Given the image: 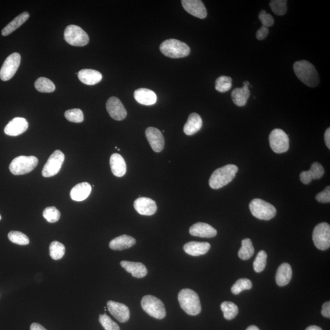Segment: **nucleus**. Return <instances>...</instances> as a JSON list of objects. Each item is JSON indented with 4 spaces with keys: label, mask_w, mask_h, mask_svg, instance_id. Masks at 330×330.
Wrapping results in <instances>:
<instances>
[{
    "label": "nucleus",
    "mask_w": 330,
    "mask_h": 330,
    "mask_svg": "<svg viewBox=\"0 0 330 330\" xmlns=\"http://www.w3.org/2000/svg\"><path fill=\"white\" fill-rule=\"evenodd\" d=\"M294 70L298 79L311 88H315L319 83V76L316 68L309 61L302 60L295 62Z\"/></svg>",
    "instance_id": "f257e3e1"
},
{
    "label": "nucleus",
    "mask_w": 330,
    "mask_h": 330,
    "mask_svg": "<svg viewBox=\"0 0 330 330\" xmlns=\"http://www.w3.org/2000/svg\"><path fill=\"white\" fill-rule=\"evenodd\" d=\"M239 168L235 164H229L222 168H218L211 174L209 179V185L213 189L223 188L235 178L238 172Z\"/></svg>",
    "instance_id": "f03ea898"
},
{
    "label": "nucleus",
    "mask_w": 330,
    "mask_h": 330,
    "mask_svg": "<svg viewBox=\"0 0 330 330\" xmlns=\"http://www.w3.org/2000/svg\"><path fill=\"white\" fill-rule=\"evenodd\" d=\"M180 306L191 316H197L201 313L200 300L197 292L190 289H183L178 295Z\"/></svg>",
    "instance_id": "7ed1b4c3"
},
{
    "label": "nucleus",
    "mask_w": 330,
    "mask_h": 330,
    "mask_svg": "<svg viewBox=\"0 0 330 330\" xmlns=\"http://www.w3.org/2000/svg\"><path fill=\"white\" fill-rule=\"evenodd\" d=\"M160 50L164 56L171 58H184L191 54V48L186 43L175 39L164 40Z\"/></svg>",
    "instance_id": "20e7f679"
},
{
    "label": "nucleus",
    "mask_w": 330,
    "mask_h": 330,
    "mask_svg": "<svg viewBox=\"0 0 330 330\" xmlns=\"http://www.w3.org/2000/svg\"><path fill=\"white\" fill-rule=\"evenodd\" d=\"M250 209L252 215L257 219L270 220L275 217L276 209L273 205L261 199H254L250 202Z\"/></svg>",
    "instance_id": "39448f33"
},
{
    "label": "nucleus",
    "mask_w": 330,
    "mask_h": 330,
    "mask_svg": "<svg viewBox=\"0 0 330 330\" xmlns=\"http://www.w3.org/2000/svg\"><path fill=\"white\" fill-rule=\"evenodd\" d=\"M38 164V159L34 156L17 157L12 161L9 170L14 175H24L32 171Z\"/></svg>",
    "instance_id": "423d86ee"
},
{
    "label": "nucleus",
    "mask_w": 330,
    "mask_h": 330,
    "mask_svg": "<svg viewBox=\"0 0 330 330\" xmlns=\"http://www.w3.org/2000/svg\"><path fill=\"white\" fill-rule=\"evenodd\" d=\"M141 304L143 310L155 319L161 320L166 316V310L162 301L153 295L143 297Z\"/></svg>",
    "instance_id": "0eeeda50"
},
{
    "label": "nucleus",
    "mask_w": 330,
    "mask_h": 330,
    "mask_svg": "<svg viewBox=\"0 0 330 330\" xmlns=\"http://www.w3.org/2000/svg\"><path fill=\"white\" fill-rule=\"evenodd\" d=\"M64 39L70 45L76 46H85L89 41L88 34L82 28L74 25L66 27L64 32Z\"/></svg>",
    "instance_id": "6e6552de"
},
{
    "label": "nucleus",
    "mask_w": 330,
    "mask_h": 330,
    "mask_svg": "<svg viewBox=\"0 0 330 330\" xmlns=\"http://www.w3.org/2000/svg\"><path fill=\"white\" fill-rule=\"evenodd\" d=\"M313 240L317 248L327 250L330 247V226L327 223H321L314 229Z\"/></svg>",
    "instance_id": "1a4fd4ad"
},
{
    "label": "nucleus",
    "mask_w": 330,
    "mask_h": 330,
    "mask_svg": "<svg viewBox=\"0 0 330 330\" xmlns=\"http://www.w3.org/2000/svg\"><path fill=\"white\" fill-rule=\"evenodd\" d=\"M269 142L272 151L276 154L287 152L289 149V139L284 130L276 129L272 130L269 136Z\"/></svg>",
    "instance_id": "9d476101"
},
{
    "label": "nucleus",
    "mask_w": 330,
    "mask_h": 330,
    "mask_svg": "<svg viewBox=\"0 0 330 330\" xmlns=\"http://www.w3.org/2000/svg\"><path fill=\"white\" fill-rule=\"evenodd\" d=\"M20 62L21 56L18 53L9 55L0 70V79L5 82L11 79L19 67Z\"/></svg>",
    "instance_id": "9b49d317"
},
{
    "label": "nucleus",
    "mask_w": 330,
    "mask_h": 330,
    "mask_svg": "<svg viewBox=\"0 0 330 330\" xmlns=\"http://www.w3.org/2000/svg\"><path fill=\"white\" fill-rule=\"evenodd\" d=\"M64 154L60 150H56L49 157L43 167L42 174L43 177H52L59 173L64 161Z\"/></svg>",
    "instance_id": "f8f14e48"
},
{
    "label": "nucleus",
    "mask_w": 330,
    "mask_h": 330,
    "mask_svg": "<svg viewBox=\"0 0 330 330\" xmlns=\"http://www.w3.org/2000/svg\"><path fill=\"white\" fill-rule=\"evenodd\" d=\"M106 108L110 116L114 120L123 121L127 116V111L120 100L116 97L109 99L106 104Z\"/></svg>",
    "instance_id": "ddd939ff"
},
{
    "label": "nucleus",
    "mask_w": 330,
    "mask_h": 330,
    "mask_svg": "<svg viewBox=\"0 0 330 330\" xmlns=\"http://www.w3.org/2000/svg\"><path fill=\"white\" fill-rule=\"evenodd\" d=\"M181 3L183 9L190 14L201 19L207 17V9L201 0H182Z\"/></svg>",
    "instance_id": "4468645a"
},
{
    "label": "nucleus",
    "mask_w": 330,
    "mask_h": 330,
    "mask_svg": "<svg viewBox=\"0 0 330 330\" xmlns=\"http://www.w3.org/2000/svg\"><path fill=\"white\" fill-rule=\"evenodd\" d=\"M109 312L114 318L121 323H125L129 320L130 310L126 305L113 301L107 302Z\"/></svg>",
    "instance_id": "2eb2a0df"
},
{
    "label": "nucleus",
    "mask_w": 330,
    "mask_h": 330,
    "mask_svg": "<svg viewBox=\"0 0 330 330\" xmlns=\"http://www.w3.org/2000/svg\"><path fill=\"white\" fill-rule=\"evenodd\" d=\"M134 207L140 215L151 216L156 213L157 206L156 202L151 198H139L134 202Z\"/></svg>",
    "instance_id": "dca6fc26"
},
{
    "label": "nucleus",
    "mask_w": 330,
    "mask_h": 330,
    "mask_svg": "<svg viewBox=\"0 0 330 330\" xmlns=\"http://www.w3.org/2000/svg\"><path fill=\"white\" fill-rule=\"evenodd\" d=\"M145 133L149 145H151L154 151L156 152L162 151L164 146V139L160 130L155 127H148L146 130Z\"/></svg>",
    "instance_id": "f3484780"
},
{
    "label": "nucleus",
    "mask_w": 330,
    "mask_h": 330,
    "mask_svg": "<svg viewBox=\"0 0 330 330\" xmlns=\"http://www.w3.org/2000/svg\"><path fill=\"white\" fill-rule=\"evenodd\" d=\"M29 128V123L23 117H15L5 127V133L9 136L21 135Z\"/></svg>",
    "instance_id": "a211bd4d"
},
{
    "label": "nucleus",
    "mask_w": 330,
    "mask_h": 330,
    "mask_svg": "<svg viewBox=\"0 0 330 330\" xmlns=\"http://www.w3.org/2000/svg\"><path fill=\"white\" fill-rule=\"evenodd\" d=\"M189 231L192 235L202 238H214L217 234V231L216 229L205 223L194 224L190 228Z\"/></svg>",
    "instance_id": "6ab92c4d"
},
{
    "label": "nucleus",
    "mask_w": 330,
    "mask_h": 330,
    "mask_svg": "<svg viewBox=\"0 0 330 330\" xmlns=\"http://www.w3.org/2000/svg\"><path fill=\"white\" fill-rule=\"evenodd\" d=\"M243 84L244 86L242 88H237L233 89L231 94L233 104L238 107H244L247 104L248 99L250 96V91L249 89L250 86V82L245 81Z\"/></svg>",
    "instance_id": "aec40b11"
},
{
    "label": "nucleus",
    "mask_w": 330,
    "mask_h": 330,
    "mask_svg": "<svg viewBox=\"0 0 330 330\" xmlns=\"http://www.w3.org/2000/svg\"><path fill=\"white\" fill-rule=\"evenodd\" d=\"M134 98L139 104L150 106L156 104L157 97L156 94L151 89L139 88L134 92Z\"/></svg>",
    "instance_id": "412c9836"
},
{
    "label": "nucleus",
    "mask_w": 330,
    "mask_h": 330,
    "mask_svg": "<svg viewBox=\"0 0 330 330\" xmlns=\"http://www.w3.org/2000/svg\"><path fill=\"white\" fill-rule=\"evenodd\" d=\"M210 248V244L207 242H190L183 246L185 253L193 256L206 254Z\"/></svg>",
    "instance_id": "4be33fe9"
},
{
    "label": "nucleus",
    "mask_w": 330,
    "mask_h": 330,
    "mask_svg": "<svg viewBox=\"0 0 330 330\" xmlns=\"http://www.w3.org/2000/svg\"><path fill=\"white\" fill-rule=\"evenodd\" d=\"M121 267H123L127 272L131 273L132 276L136 278H142L147 275L148 270L144 264L141 263H133L130 261H121Z\"/></svg>",
    "instance_id": "5701e85b"
},
{
    "label": "nucleus",
    "mask_w": 330,
    "mask_h": 330,
    "mask_svg": "<svg viewBox=\"0 0 330 330\" xmlns=\"http://www.w3.org/2000/svg\"><path fill=\"white\" fill-rule=\"evenodd\" d=\"M112 173L115 176L121 177L127 172V165L122 155L119 154L111 155L110 160Z\"/></svg>",
    "instance_id": "b1692460"
},
{
    "label": "nucleus",
    "mask_w": 330,
    "mask_h": 330,
    "mask_svg": "<svg viewBox=\"0 0 330 330\" xmlns=\"http://www.w3.org/2000/svg\"><path fill=\"white\" fill-rule=\"evenodd\" d=\"M136 244V240L132 237L122 235L112 240L109 244L111 250L121 251L129 249Z\"/></svg>",
    "instance_id": "393cba45"
},
{
    "label": "nucleus",
    "mask_w": 330,
    "mask_h": 330,
    "mask_svg": "<svg viewBox=\"0 0 330 330\" xmlns=\"http://www.w3.org/2000/svg\"><path fill=\"white\" fill-rule=\"evenodd\" d=\"M79 80L86 85H95L102 79V75L99 71L93 69H83L78 73Z\"/></svg>",
    "instance_id": "a878e982"
},
{
    "label": "nucleus",
    "mask_w": 330,
    "mask_h": 330,
    "mask_svg": "<svg viewBox=\"0 0 330 330\" xmlns=\"http://www.w3.org/2000/svg\"><path fill=\"white\" fill-rule=\"evenodd\" d=\"M91 191L92 187L89 183H80L71 190L70 197L74 201H82L88 198Z\"/></svg>",
    "instance_id": "bb28decb"
},
{
    "label": "nucleus",
    "mask_w": 330,
    "mask_h": 330,
    "mask_svg": "<svg viewBox=\"0 0 330 330\" xmlns=\"http://www.w3.org/2000/svg\"><path fill=\"white\" fill-rule=\"evenodd\" d=\"M202 126V118L197 113L190 114L187 122L183 127V132L186 135L191 136L197 133L201 130Z\"/></svg>",
    "instance_id": "cd10ccee"
},
{
    "label": "nucleus",
    "mask_w": 330,
    "mask_h": 330,
    "mask_svg": "<svg viewBox=\"0 0 330 330\" xmlns=\"http://www.w3.org/2000/svg\"><path fill=\"white\" fill-rule=\"evenodd\" d=\"M292 276L291 266L288 263H283L278 268L276 275V282L279 286H285L291 281Z\"/></svg>",
    "instance_id": "c85d7f7f"
},
{
    "label": "nucleus",
    "mask_w": 330,
    "mask_h": 330,
    "mask_svg": "<svg viewBox=\"0 0 330 330\" xmlns=\"http://www.w3.org/2000/svg\"><path fill=\"white\" fill-rule=\"evenodd\" d=\"M29 17L30 14L28 12H24L23 13L18 15V16L15 17L13 20L11 21L7 26H6L4 29H3L2 32V35L3 36L9 35V34L14 32L15 30H16L18 28L22 26V25L26 22L28 19H29Z\"/></svg>",
    "instance_id": "c756f323"
},
{
    "label": "nucleus",
    "mask_w": 330,
    "mask_h": 330,
    "mask_svg": "<svg viewBox=\"0 0 330 330\" xmlns=\"http://www.w3.org/2000/svg\"><path fill=\"white\" fill-rule=\"evenodd\" d=\"M254 248L251 239H245L242 241V247L239 251V257L242 260H248L253 256Z\"/></svg>",
    "instance_id": "7c9ffc66"
},
{
    "label": "nucleus",
    "mask_w": 330,
    "mask_h": 330,
    "mask_svg": "<svg viewBox=\"0 0 330 330\" xmlns=\"http://www.w3.org/2000/svg\"><path fill=\"white\" fill-rule=\"evenodd\" d=\"M221 310L223 311L224 317L226 320L234 319L239 313L238 306L231 301H224L221 304Z\"/></svg>",
    "instance_id": "2f4dec72"
},
{
    "label": "nucleus",
    "mask_w": 330,
    "mask_h": 330,
    "mask_svg": "<svg viewBox=\"0 0 330 330\" xmlns=\"http://www.w3.org/2000/svg\"><path fill=\"white\" fill-rule=\"evenodd\" d=\"M34 86L37 91L40 92H52L56 88L55 84L51 80L45 77L39 78L34 83Z\"/></svg>",
    "instance_id": "473e14b6"
},
{
    "label": "nucleus",
    "mask_w": 330,
    "mask_h": 330,
    "mask_svg": "<svg viewBox=\"0 0 330 330\" xmlns=\"http://www.w3.org/2000/svg\"><path fill=\"white\" fill-rule=\"evenodd\" d=\"M50 255L53 260H61L64 256L65 254L64 245L58 241H54L51 243L49 248Z\"/></svg>",
    "instance_id": "72a5a7b5"
},
{
    "label": "nucleus",
    "mask_w": 330,
    "mask_h": 330,
    "mask_svg": "<svg viewBox=\"0 0 330 330\" xmlns=\"http://www.w3.org/2000/svg\"><path fill=\"white\" fill-rule=\"evenodd\" d=\"M232 79L228 76H220L216 81V89L220 92H226L232 88Z\"/></svg>",
    "instance_id": "f704fd0d"
},
{
    "label": "nucleus",
    "mask_w": 330,
    "mask_h": 330,
    "mask_svg": "<svg viewBox=\"0 0 330 330\" xmlns=\"http://www.w3.org/2000/svg\"><path fill=\"white\" fill-rule=\"evenodd\" d=\"M253 287V284L250 279L247 278L240 279L231 288L232 293L238 295L242 291L250 290Z\"/></svg>",
    "instance_id": "c9c22d12"
},
{
    "label": "nucleus",
    "mask_w": 330,
    "mask_h": 330,
    "mask_svg": "<svg viewBox=\"0 0 330 330\" xmlns=\"http://www.w3.org/2000/svg\"><path fill=\"white\" fill-rule=\"evenodd\" d=\"M9 241L14 244L20 245H29L30 240L23 233L19 231H11L8 233Z\"/></svg>",
    "instance_id": "e433bc0d"
},
{
    "label": "nucleus",
    "mask_w": 330,
    "mask_h": 330,
    "mask_svg": "<svg viewBox=\"0 0 330 330\" xmlns=\"http://www.w3.org/2000/svg\"><path fill=\"white\" fill-rule=\"evenodd\" d=\"M287 3L285 0H273L270 3V7L274 14L283 15L287 12Z\"/></svg>",
    "instance_id": "4c0bfd02"
},
{
    "label": "nucleus",
    "mask_w": 330,
    "mask_h": 330,
    "mask_svg": "<svg viewBox=\"0 0 330 330\" xmlns=\"http://www.w3.org/2000/svg\"><path fill=\"white\" fill-rule=\"evenodd\" d=\"M43 217L51 223L57 222L60 219L61 214L55 207H49L45 208L43 211Z\"/></svg>",
    "instance_id": "58836bf2"
},
{
    "label": "nucleus",
    "mask_w": 330,
    "mask_h": 330,
    "mask_svg": "<svg viewBox=\"0 0 330 330\" xmlns=\"http://www.w3.org/2000/svg\"><path fill=\"white\" fill-rule=\"evenodd\" d=\"M267 254L266 252L261 250L257 254L256 260L254 261L253 267L255 272H262L267 264Z\"/></svg>",
    "instance_id": "ea45409f"
},
{
    "label": "nucleus",
    "mask_w": 330,
    "mask_h": 330,
    "mask_svg": "<svg viewBox=\"0 0 330 330\" xmlns=\"http://www.w3.org/2000/svg\"><path fill=\"white\" fill-rule=\"evenodd\" d=\"M65 117L72 123H80L84 120L83 111L80 109H72L65 112Z\"/></svg>",
    "instance_id": "a19ab883"
},
{
    "label": "nucleus",
    "mask_w": 330,
    "mask_h": 330,
    "mask_svg": "<svg viewBox=\"0 0 330 330\" xmlns=\"http://www.w3.org/2000/svg\"><path fill=\"white\" fill-rule=\"evenodd\" d=\"M99 322L105 330H121L119 325L106 314L100 315Z\"/></svg>",
    "instance_id": "79ce46f5"
},
{
    "label": "nucleus",
    "mask_w": 330,
    "mask_h": 330,
    "mask_svg": "<svg viewBox=\"0 0 330 330\" xmlns=\"http://www.w3.org/2000/svg\"><path fill=\"white\" fill-rule=\"evenodd\" d=\"M310 171L313 179L314 180L322 178L323 174H324V168H323L321 164L318 162L313 163L311 165Z\"/></svg>",
    "instance_id": "37998d69"
},
{
    "label": "nucleus",
    "mask_w": 330,
    "mask_h": 330,
    "mask_svg": "<svg viewBox=\"0 0 330 330\" xmlns=\"http://www.w3.org/2000/svg\"><path fill=\"white\" fill-rule=\"evenodd\" d=\"M259 18L263 26L268 28L273 26L274 19L272 15L267 14L266 11H261L259 15Z\"/></svg>",
    "instance_id": "c03bdc74"
},
{
    "label": "nucleus",
    "mask_w": 330,
    "mask_h": 330,
    "mask_svg": "<svg viewBox=\"0 0 330 330\" xmlns=\"http://www.w3.org/2000/svg\"><path fill=\"white\" fill-rule=\"evenodd\" d=\"M316 200L322 203H329L330 202V187L326 186L324 191L316 195Z\"/></svg>",
    "instance_id": "a18cd8bd"
},
{
    "label": "nucleus",
    "mask_w": 330,
    "mask_h": 330,
    "mask_svg": "<svg viewBox=\"0 0 330 330\" xmlns=\"http://www.w3.org/2000/svg\"><path fill=\"white\" fill-rule=\"evenodd\" d=\"M301 182L305 185H308L312 181L313 177L309 171H303L300 175Z\"/></svg>",
    "instance_id": "49530a36"
},
{
    "label": "nucleus",
    "mask_w": 330,
    "mask_h": 330,
    "mask_svg": "<svg viewBox=\"0 0 330 330\" xmlns=\"http://www.w3.org/2000/svg\"><path fill=\"white\" fill-rule=\"evenodd\" d=\"M269 31L268 28L262 27L257 30L256 33V38L258 40H262L266 38V37L269 34Z\"/></svg>",
    "instance_id": "de8ad7c7"
},
{
    "label": "nucleus",
    "mask_w": 330,
    "mask_h": 330,
    "mask_svg": "<svg viewBox=\"0 0 330 330\" xmlns=\"http://www.w3.org/2000/svg\"><path fill=\"white\" fill-rule=\"evenodd\" d=\"M321 313L323 316L326 317V318H329L330 317V302H326L324 304L322 305V310Z\"/></svg>",
    "instance_id": "09e8293b"
},
{
    "label": "nucleus",
    "mask_w": 330,
    "mask_h": 330,
    "mask_svg": "<svg viewBox=\"0 0 330 330\" xmlns=\"http://www.w3.org/2000/svg\"><path fill=\"white\" fill-rule=\"evenodd\" d=\"M325 142L326 146L329 149H330V129H326L324 135Z\"/></svg>",
    "instance_id": "8fccbe9b"
},
{
    "label": "nucleus",
    "mask_w": 330,
    "mask_h": 330,
    "mask_svg": "<svg viewBox=\"0 0 330 330\" xmlns=\"http://www.w3.org/2000/svg\"><path fill=\"white\" fill-rule=\"evenodd\" d=\"M30 330H46L38 323H33L30 326Z\"/></svg>",
    "instance_id": "3c124183"
},
{
    "label": "nucleus",
    "mask_w": 330,
    "mask_h": 330,
    "mask_svg": "<svg viewBox=\"0 0 330 330\" xmlns=\"http://www.w3.org/2000/svg\"><path fill=\"white\" fill-rule=\"evenodd\" d=\"M306 330H322L321 328H320L319 326L316 325H312L308 326Z\"/></svg>",
    "instance_id": "603ef678"
},
{
    "label": "nucleus",
    "mask_w": 330,
    "mask_h": 330,
    "mask_svg": "<svg viewBox=\"0 0 330 330\" xmlns=\"http://www.w3.org/2000/svg\"><path fill=\"white\" fill-rule=\"evenodd\" d=\"M246 330H260L259 328L257 327L256 326L254 325H251L250 326H248L247 329Z\"/></svg>",
    "instance_id": "864d4df0"
},
{
    "label": "nucleus",
    "mask_w": 330,
    "mask_h": 330,
    "mask_svg": "<svg viewBox=\"0 0 330 330\" xmlns=\"http://www.w3.org/2000/svg\"><path fill=\"white\" fill-rule=\"evenodd\" d=\"M1 219H2V216H1V215H0V220H1Z\"/></svg>",
    "instance_id": "5fc2aeb1"
}]
</instances>
